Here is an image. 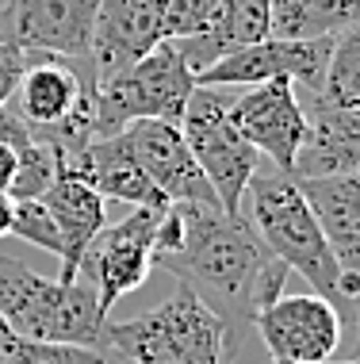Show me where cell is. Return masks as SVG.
<instances>
[{
	"instance_id": "obj_15",
	"label": "cell",
	"mask_w": 360,
	"mask_h": 364,
	"mask_svg": "<svg viewBox=\"0 0 360 364\" xmlns=\"http://www.w3.org/2000/svg\"><path fill=\"white\" fill-rule=\"evenodd\" d=\"M303 192L310 215L322 226L329 250L342 264L349 291L356 295V272H360V173L349 176H310L295 181Z\"/></svg>"
},
{
	"instance_id": "obj_30",
	"label": "cell",
	"mask_w": 360,
	"mask_h": 364,
	"mask_svg": "<svg viewBox=\"0 0 360 364\" xmlns=\"http://www.w3.org/2000/svg\"><path fill=\"white\" fill-rule=\"evenodd\" d=\"M0 364H8V360H4V353H0Z\"/></svg>"
},
{
	"instance_id": "obj_25",
	"label": "cell",
	"mask_w": 360,
	"mask_h": 364,
	"mask_svg": "<svg viewBox=\"0 0 360 364\" xmlns=\"http://www.w3.org/2000/svg\"><path fill=\"white\" fill-rule=\"evenodd\" d=\"M12 234L23 242L38 245V250L62 257V238H58V226L50 219V211L43 208V200H16V215H12Z\"/></svg>"
},
{
	"instance_id": "obj_18",
	"label": "cell",
	"mask_w": 360,
	"mask_h": 364,
	"mask_svg": "<svg viewBox=\"0 0 360 364\" xmlns=\"http://www.w3.org/2000/svg\"><path fill=\"white\" fill-rule=\"evenodd\" d=\"M310 131L295 157V181L360 173V107L310 104Z\"/></svg>"
},
{
	"instance_id": "obj_29",
	"label": "cell",
	"mask_w": 360,
	"mask_h": 364,
	"mask_svg": "<svg viewBox=\"0 0 360 364\" xmlns=\"http://www.w3.org/2000/svg\"><path fill=\"white\" fill-rule=\"evenodd\" d=\"M272 364H276V360H272ZM322 364H334V360H322ZM342 364H360V353H356L353 360H342Z\"/></svg>"
},
{
	"instance_id": "obj_22",
	"label": "cell",
	"mask_w": 360,
	"mask_h": 364,
	"mask_svg": "<svg viewBox=\"0 0 360 364\" xmlns=\"http://www.w3.org/2000/svg\"><path fill=\"white\" fill-rule=\"evenodd\" d=\"M0 353L8 364H108L100 349L81 346H58V341H31L19 338L0 322Z\"/></svg>"
},
{
	"instance_id": "obj_14",
	"label": "cell",
	"mask_w": 360,
	"mask_h": 364,
	"mask_svg": "<svg viewBox=\"0 0 360 364\" xmlns=\"http://www.w3.org/2000/svg\"><path fill=\"white\" fill-rule=\"evenodd\" d=\"M158 43H165L158 0H100L89 46L92 85L111 81L142 54H150Z\"/></svg>"
},
{
	"instance_id": "obj_5",
	"label": "cell",
	"mask_w": 360,
	"mask_h": 364,
	"mask_svg": "<svg viewBox=\"0 0 360 364\" xmlns=\"http://www.w3.org/2000/svg\"><path fill=\"white\" fill-rule=\"evenodd\" d=\"M196 73L184 62L177 43H158L150 54H142L134 65L115 73L111 81L92 85L89 96V127L92 139L119 134L123 127L138 119H165L180 123V112L188 104Z\"/></svg>"
},
{
	"instance_id": "obj_27",
	"label": "cell",
	"mask_w": 360,
	"mask_h": 364,
	"mask_svg": "<svg viewBox=\"0 0 360 364\" xmlns=\"http://www.w3.org/2000/svg\"><path fill=\"white\" fill-rule=\"evenodd\" d=\"M12 215H16V200L0 192V238H8V234H12Z\"/></svg>"
},
{
	"instance_id": "obj_17",
	"label": "cell",
	"mask_w": 360,
	"mask_h": 364,
	"mask_svg": "<svg viewBox=\"0 0 360 364\" xmlns=\"http://www.w3.org/2000/svg\"><path fill=\"white\" fill-rule=\"evenodd\" d=\"M58 165L70 169L77 181H84L92 192H100L104 200H123V203H131V208H165L161 192L150 184V176L138 169L134 154L126 150L123 134L96 139L77 157L58 161Z\"/></svg>"
},
{
	"instance_id": "obj_1",
	"label": "cell",
	"mask_w": 360,
	"mask_h": 364,
	"mask_svg": "<svg viewBox=\"0 0 360 364\" xmlns=\"http://www.w3.org/2000/svg\"><path fill=\"white\" fill-rule=\"evenodd\" d=\"M184 238L180 250L161 257L158 264L177 277L227 330V360L241 349L246 330L257 318V284L261 272L272 264V253L257 230L249 226L246 211L230 215L219 203H177Z\"/></svg>"
},
{
	"instance_id": "obj_12",
	"label": "cell",
	"mask_w": 360,
	"mask_h": 364,
	"mask_svg": "<svg viewBox=\"0 0 360 364\" xmlns=\"http://www.w3.org/2000/svg\"><path fill=\"white\" fill-rule=\"evenodd\" d=\"M230 115H234V127L241 131V139L257 154H265L272 169L280 173L295 169V157L307 142L310 119L291 81H265V85L246 88L241 96L230 100Z\"/></svg>"
},
{
	"instance_id": "obj_6",
	"label": "cell",
	"mask_w": 360,
	"mask_h": 364,
	"mask_svg": "<svg viewBox=\"0 0 360 364\" xmlns=\"http://www.w3.org/2000/svg\"><path fill=\"white\" fill-rule=\"evenodd\" d=\"M230 100H234L230 88L196 85L177 127L184 134V146L196 157L200 173L207 176L219 208L238 215L241 203H246V188H249L253 173L261 169V154L241 139V131L234 127Z\"/></svg>"
},
{
	"instance_id": "obj_2",
	"label": "cell",
	"mask_w": 360,
	"mask_h": 364,
	"mask_svg": "<svg viewBox=\"0 0 360 364\" xmlns=\"http://www.w3.org/2000/svg\"><path fill=\"white\" fill-rule=\"evenodd\" d=\"M246 200H249L246 219L257 230V238L265 242V250L288 272H299L315 288V295H322L329 307L342 314V326H349L353 322V291H349L342 264L329 250L318 219L310 215L295 176L280 169H257L246 188Z\"/></svg>"
},
{
	"instance_id": "obj_3",
	"label": "cell",
	"mask_w": 360,
	"mask_h": 364,
	"mask_svg": "<svg viewBox=\"0 0 360 364\" xmlns=\"http://www.w3.org/2000/svg\"><path fill=\"white\" fill-rule=\"evenodd\" d=\"M0 322L31 341L100 349V330L108 314L100 311L89 280H46L31 264L0 257Z\"/></svg>"
},
{
	"instance_id": "obj_9",
	"label": "cell",
	"mask_w": 360,
	"mask_h": 364,
	"mask_svg": "<svg viewBox=\"0 0 360 364\" xmlns=\"http://www.w3.org/2000/svg\"><path fill=\"white\" fill-rule=\"evenodd\" d=\"M89 96L92 77H84L77 65L58 58H27L8 107L38 142H54L77 123H89Z\"/></svg>"
},
{
	"instance_id": "obj_26",
	"label": "cell",
	"mask_w": 360,
	"mask_h": 364,
	"mask_svg": "<svg viewBox=\"0 0 360 364\" xmlns=\"http://www.w3.org/2000/svg\"><path fill=\"white\" fill-rule=\"evenodd\" d=\"M23 65H27V54L12 50V46H0V107H8V100H12Z\"/></svg>"
},
{
	"instance_id": "obj_20",
	"label": "cell",
	"mask_w": 360,
	"mask_h": 364,
	"mask_svg": "<svg viewBox=\"0 0 360 364\" xmlns=\"http://www.w3.org/2000/svg\"><path fill=\"white\" fill-rule=\"evenodd\" d=\"M360 23V0H272V38H334Z\"/></svg>"
},
{
	"instance_id": "obj_24",
	"label": "cell",
	"mask_w": 360,
	"mask_h": 364,
	"mask_svg": "<svg viewBox=\"0 0 360 364\" xmlns=\"http://www.w3.org/2000/svg\"><path fill=\"white\" fill-rule=\"evenodd\" d=\"M219 0H158L161 16V35L165 43H180V38H196L211 23Z\"/></svg>"
},
{
	"instance_id": "obj_10",
	"label": "cell",
	"mask_w": 360,
	"mask_h": 364,
	"mask_svg": "<svg viewBox=\"0 0 360 364\" xmlns=\"http://www.w3.org/2000/svg\"><path fill=\"white\" fill-rule=\"evenodd\" d=\"M169 208V203H165ZM165 208H134L126 219L104 226L89 242L81 257V269L96 288L100 311L108 314L115 299L126 291H138L153 269V234H158V219Z\"/></svg>"
},
{
	"instance_id": "obj_4",
	"label": "cell",
	"mask_w": 360,
	"mask_h": 364,
	"mask_svg": "<svg viewBox=\"0 0 360 364\" xmlns=\"http://www.w3.org/2000/svg\"><path fill=\"white\" fill-rule=\"evenodd\" d=\"M100 346L131 364H227V330L188 288L138 318L104 322Z\"/></svg>"
},
{
	"instance_id": "obj_11",
	"label": "cell",
	"mask_w": 360,
	"mask_h": 364,
	"mask_svg": "<svg viewBox=\"0 0 360 364\" xmlns=\"http://www.w3.org/2000/svg\"><path fill=\"white\" fill-rule=\"evenodd\" d=\"M253 330L261 333L268 357L276 364H322L342 346V314L322 295L284 291L257 311Z\"/></svg>"
},
{
	"instance_id": "obj_13",
	"label": "cell",
	"mask_w": 360,
	"mask_h": 364,
	"mask_svg": "<svg viewBox=\"0 0 360 364\" xmlns=\"http://www.w3.org/2000/svg\"><path fill=\"white\" fill-rule=\"evenodd\" d=\"M123 142L134 154L138 169L150 176V184L161 192L165 203H219L207 176L200 173L196 157L184 146L177 123L165 119H138L123 127Z\"/></svg>"
},
{
	"instance_id": "obj_8",
	"label": "cell",
	"mask_w": 360,
	"mask_h": 364,
	"mask_svg": "<svg viewBox=\"0 0 360 364\" xmlns=\"http://www.w3.org/2000/svg\"><path fill=\"white\" fill-rule=\"evenodd\" d=\"M326 62H329V38H310V43H295V38H265L253 46H238L196 73V85L207 88H238V85H265V81H291L307 88L315 100L326 81Z\"/></svg>"
},
{
	"instance_id": "obj_7",
	"label": "cell",
	"mask_w": 360,
	"mask_h": 364,
	"mask_svg": "<svg viewBox=\"0 0 360 364\" xmlns=\"http://www.w3.org/2000/svg\"><path fill=\"white\" fill-rule=\"evenodd\" d=\"M100 0H0V46L27 58H58L89 73Z\"/></svg>"
},
{
	"instance_id": "obj_16",
	"label": "cell",
	"mask_w": 360,
	"mask_h": 364,
	"mask_svg": "<svg viewBox=\"0 0 360 364\" xmlns=\"http://www.w3.org/2000/svg\"><path fill=\"white\" fill-rule=\"evenodd\" d=\"M43 208L50 211V219L58 226V238H62V272L58 280L73 284L77 269H81V257L89 250V242L108 226V215H104V196L92 192L84 181H77L70 169L58 165L50 188L43 192Z\"/></svg>"
},
{
	"instance_id": "obj_28",
	"label": "cell",
	"mask_w": 360,
	"mask_h": 364,
	"mask_svg": "<svg viewBox=\"0 0 360 364\" xmlns=\"http://www.w3.org/2000/svg\"><path fill=\"white\" fill-rule=\"evenodd\" d=\"M360 277V272H356ZM349 326H353L356 333H360V280H356V295H353V322H349Z\"/></svg>"
},
{
	"instance_id": "obj_21",
	"label": "cell",
	"mask_w": 360,
	"mask_h": 364,
	"mask_svg": "<svg viewBox=\"0 0 360 364\" xmlns=\"http://www.w3.org/2000/svg\"><path fill=\"white\" fill-rule=\"evenodd\" d=\"M310 104L329 107H360V23L345 27L342 35L329 38V62L322 92Z\"/></svg>"
},
{
	"instance_id": "obj_23",
	"label": "cell",
	"mask_w": 360,
	"mask_h": 364,
	"mask_svg": "<svg viewBox=\"0 0 360 364\" xmlns=\"http://www.w3.org/2000/svg\"><path fill=\"white\" fill-rule=\"evenodd\" d=\"M16 157H19V165H16V181L8 188V196L12 200H43V192L50 188V181L58 173V154L31 134V142L19 146Z\"/></svg>"
},
{
	"instance_id": "obj_19",
	"label": "cell",
	"mask_w": 360,
	"mask_h": 364,
	"mask_svg": "<svg viewBox=\"0 0 360 364\" xmlns=\"http://www.w3.org/2000/svg\"><path fill=\"white\" fill-rule=\"evenodd\" d=\"M265 38H272V0H219L211 23L196 38H180L177 46L192 73H200L227 50L265 43Z\"/></svg>"
}]
</instances>
